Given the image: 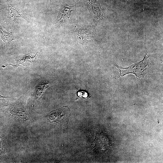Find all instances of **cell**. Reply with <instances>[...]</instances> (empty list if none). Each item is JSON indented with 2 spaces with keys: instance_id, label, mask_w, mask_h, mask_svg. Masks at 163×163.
<instances>
[{
  "instance_id": "1",
  "label": "cell",
  "mask_w": 163,
  "mask_h": 163,
  "mask_svg": "<svg viewBox=\"0 0 163 163\" xmlns=\"http://www.w3.org/2000/svg\"><path fill=\"white\" fill-rule=\"evenodd\" d=\"M148 58L147 54L146 53L142 60L127 68H123L115 65L119 70V77L127 74L132 73L135 75L138 79L143 78L147 72Z\"/></svg>"
},
{
  "instance_id": "2",
  "label": "cell",
  "mask_w": 163,
  "mask_h": 163,
  "mask_svg": "<svg viewBox=\"0 0 163 163\" xmlns=\"http://www.w3.org/2000/svg\"><path fill=\"white\" fill-rule=\"evenodd\" d=\"M70 113L69 108L63 107L52 111L46 116V118L50 122L66 125L69 120Z\"/></svg>"
},
{
  "instance_id": "3",
  "label": "cell",
  "mask_w": 163,
  "mask_h": 163,
  "mask_svg": "<svg viewBox=\"0 0 163 163\" xmlns=\"http://www.w3.org/2000/svg\"><path fill=\"white\" fill-rule=\"evenodd\" d=\"M38 56V53H36L34 55L28 53L19 56L16 59V63L12 64L8 63L5 65H2V68H4L8 66H11L14 67L19 66H27L35 62Z\"/></svg>"
},
{
  "instance_id": "4",
  "label": "cell",
  "mask_w": 163,
  "mask_h": 163,
  "mask_svg": "<svg viewBox=\"0 0 163 163\" xmlns=\"http://www.w3.org/2000/svg\"><path fill=\"white\" fill-rule=\"evenodd\" d=\"M27 97V93L24 94L16 103L13 104L11 109L14 114L20 117H21L23 119V116L24 115L27 119V118L25 115L27 116L28 115L26 109V103Z\"/></svg>"
},
{
  "instance_id": "5",
  "label": "cell",
  "mask_w": 163,
  "mask_h": 163,
  "mask_svg": "<svg viewBox=\"0 0 163 163\" xmlns=\"http://www.w3.org/2000/svg\"><path fill=\"white\" fill-rule=\"evenodd\" d=\"M76 9V5L70 6L64 3L60 8L56 21L63 22L69 20L72 16L71 12Z\"/></svg>"
},
{
  "instance_id": "6",
  "label": "cell",
  "mask_w": 163,
  "mask_h": 163,
  "mask_svg": "<svg viewBox=\"0 0 163 163\" xmlns=\"http://www.w3.org/2000/svg\"><path fill=\"white\" fill-rule=\"evenodd\" d=\"M19 18H23L20 14L18 9L13 4L8 3L7 4V19L8 24L11 28L15 21Z\"/></svg>"
},
{
  "instance_id": "7",
  "label": "cell",
  "mask_w": 163,
  "mask_h": 163,
  "mask_svg": "<svg viewBox=\"0 0 163 163\" xmlns=\"http://www.w3.org/2000/svg\"><path fill=\"white\" fill-rule=\"evenodd\" d=\"M49 86L47 82L41 81L37 85L35 88V97L34 104L36 107L39 103L45 89Z\"/></svg>"
},
{
  "instance_id": "8",
  "label": "cell",
  "mask_w": 163,
  "mask_h": 163,
  "mask_svg": "<svg viewBox=\"0 0 163 163\" xmlns=\"http://www.w3.org/2000/svg\"><path fill=\"white\" fill-rule=\"evenodd\" d=\"M0 36L1 39L5 43H10L15 40L12 35L6 31L0 23Z\"/></svg>"
},
{
  "instance_id": "9",
  "label": "cell",
  "mask_w": 163,
  "mask_h": 163,
  "mask_svg": "<svg viewBox=\"0 0 163 163\" xmlns=\"http://www.w3.org/2000/svg\"><path fill=\"white\" fill-rule=\"evenodd\" d=\"M5 8V7L4 6L0 3V17L3 10H4Z\"/></svg>"
},
{
  "instance_id": "10",
  "label": "cell",
  "mask_w": 163,
  "mask_h": 163,
  "mask_svg": "<svg viewBox=\"0 0 163 163\" xmlns=\"http://www.w3.org/2000/svg\"><path fill=\"white\" fill-rule=\"evenodd\" d=\"M11 97L3 96H2L0 95V98H8V97Z\"/></svg>"
},
{
  "instance_id": "11",
  "label": "cell",
  "mask_w": 163,
  "mask_h": 163,
  "mask_svg": "<svg viewBox=\"0 0 163 163\" xmlns=\"http://www.w3.org/2000/svg\"></svg>"
}]
</instances>
